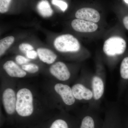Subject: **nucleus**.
<instances>
[{"label":"nucleus","mask_w":128,"mask_h":128,"mask_svg":"<svg viewBox=\"0 0 128 128\" xmlns=\"http://www.w3.org/2000/svg\"><path fill=\"white\" fill-rule=\"evenodd\" d=\"M2 102L6 112L8 114H12L16 110V99L15 92L10 88L5 90L2 94Z\"/></svg>","instance_id":"obj_5"},{"label":"nucleus","mask_w":128,"mask_h":128,"mask_svg":"<svg viewBox=\"0 0 128 128\" xmlns=\"http://www.w3.org/2000/svg\"><path fill=\"white\" fill-rule=\"evenodd\" d=\"M123 22L124 27L128 30V16H126L124 18Z\"/></svg>","instance_id":"obj_24"},{"label":"nucleus","mask_w":128,"mask_h":128,"mask_svg":"<svg viewBox=\"0 0 128 128\" xmlns=\"http://www.w3.org/2000/svg\"><path fill=\"white\" fill-rule=\"evenodd\" d=\"M53 46L58 52L61 53L76 52L80 48L78 40L70 34H61L56 38Z\"/></svg>","instance_id":"obj_2"},{"label":"nucleus","mask_w":128,"mask_h":128,"mask_svg":"<svg viewBox=\"0 0 128 128\" xmlns=\"http://www.w3.org/2000/svg\"><path fill=\"white\" fill-rule=\"evenodd\" d=\"M37 9L40 14L44 17H50L53 14V10L47 0L40 1L37 6Z\"/></svg>","instance_id":"obj_13"},{"label":"nucleus","mask_w":128,"mask_h":128,"mask_svg":"<svg viewBox=\"0 0 128 128\" xmlns=\"http://www.w3.org/2000/svg\"><path fill=\"white\" fill-rule=\"evenodd\" d=\"M52 3L53 5L59 7L60 10L63 12L65 11L68 8L67 3L62 0H52Z\"/></svg>","instance_id":"obj_21"},{"label":"nucleus","mask_w":128,"mask_h":128,"mask_svg":"<svg viewBox=\"0 0 128 128\" xmlns=\"http://www.w3.org/2000/svg\"><path fill=\"white\" fill-rule=\"evenodd\" d=\"M56 92L62 98L64 103L68 105H73L75 102L72 89L68 85L58 83L54 86Z\"/></svg>","instance_id":"obj_8"},{"label":"nucleus","mask_w":128,"mask_h":128,"mask_svg":"<svg viewBox=\"0 0 128 128\" xmlns=\"http://www.w3.org/2000/svg\"><path fill=\"white\" fill-rule=\"evenodd\" d=\"M16 60L18 64L20 65H24L29 62V60L22 55L17 56L16 57Z\"/></svg>","instance_id":"obj_22"},{"label":"nucleus","mask_w":128,"mask_h":128,"mask_svg":"<svg viewBox=\"0 0 128 128\" xmlns=\"http://www.w3.org/2000/svg\"><path fill=\"white\" fill-rule=\"evenodd\" d=\"M26 55L28 58L33 60L35 59L38 56L37 50H34L28 51L26 53Z\"/></svg>","instance_id":"obj_23"},{"label":"nucleus","mask_w":128,"mask_h":128,"mask_svg":"<svg viewBox=\"0 0 128 128\" xmlns=\"http://www.w3.org/2000/svg\"><path fill=\"white\" fill-rule=\"evenodd\" d=\"M33 96L31 92L26 88L18 90L16 95V111L20 116H30L33 112Z\"/></svg>","instance_id":"obj_1"},{"label":"nucleus","mask_w":128,"mask_h":128,"mask_svg":"<svg viewBox=\"0 0 128 128\" xmlns=\"http://www.w3.org/2000/svg\"><path fill=\"white\" fill-rule=\"evenodd\" d=\"M3 67L6 72L12 77L23 78L26 75L25 70L12 60H8L5 62Z\"/></svg>","instance_id":"obj_9"},{"label":"nucleus","mask_w":128,"mask_h":128,"mask_svg":"<svg viewBox=\"0 0 128 128\" xmlns=\"http://www.w3.org/2000/svg\"><path fill=\"white\" fill-rule=\"evenodd\" d=\"M36 50L40 59L44 63L49 64H52L57 59L55 53L48 48H39Z\"/></svg>","instance_id":"obj_11"},{"label":"nucleus","mask_w":128,"mask_h":128,"mask_svg":"<svg viewBox=\"0 0 128 128\" xmlns=\"http://www.w3.org/2000/svg\"><path fill=\"white\" fill-rule=\"evenodd\" d=\"M94 120L91 117L86 116L82 120L80 128H94Z\"/></svg>","instance_id":"obj_16"},{"label":"nucleus","mask_w":128,"mask_h":128,"mask_svg":"<svg viewBox=\"0 0 128 128\" xmlns=\"http://www.w3.org/2000/svg\"><path fill=\"white\" fill-rule=\"evenodd\" d=\"M93 96L96 100L100 99L104 92V84L103 81L100 77L95 76L92 82Z\"/></svg>","instance_id":"obj_12"},{"label":"nucleus","mask_w":128,"mask_h":128,"mask_svg":"<svg viewBox=\"0 0 128 128\" xmlns=\"http://www.w3.org/2000/svg\"><path fill=\"white\" fill-rule=\"evenodd\" d=\"M12 0H0V12L4 14L8 11Z\"/></svg>","instance_id":"obj_18"},{"label":"nucleus","mask_w":128,"mask_h":128,"mask_svg":"<svg viewBox=\"0 0 128 128\" xmlns=\"http://www.w3.org/2000/svg\"><path fill=\"white\" fill-rule=\"evenodd\" d=\"M124 0L126 3H128V0Z\"/></svg>","instance_id":"obj_25"},{"label":"nucleus","mask_w":128,"mask_h":128,"mask_svg":"<svg viewBox=\"0 0 128 128\" xmlns=\"http://www.w3.org/2000/svg\"><path fill=\"white\" fill-rule=\"evenodd\" d=\"M50 128H68V127L65 121L63 120L58 119L52 124Z\"/></svg>","instance_id":"obj_19"},{"label":"nucleus","mask_w":128,"mask_h":128,"mask_svg":"<svg viewBox=\"0 0 128 128\" xmlns=\"http://www.w3.org/2000/svg\"><path fill=\"white\" fill-rule=\"evenodd\" d=\"M72 89L74 97L78 100H88L93 96L92 92L82 84H76L72 86Z\"/></svg>","instance_id":"obj_10"},{"label":"nucleus","mask_w":128,"mask_h":128,"mask_svg":"<svg viewBox=\"0 0 128 128\" xmlns=\"http://www.w3.org/2000/svg\"><path fill=\"white\" fill-rule=\"evenodd\" d=\"M18 49L21 52L26 54L29 50H34V46L31 44L28 43H22L19 44Z\"/></svg>","instance_id":"obj_20"},{"label":"nucleus","mask_w":128,"mask_h":128,"mask_svg":"<svg viewBox=\"0 0 128 128\" xmlns=\"http://www.w3.org/2000/svg\"><path fill=\"white\" fill-rule=\"evenodd\" d=\"M126 48V43L124 39L121 37L114 36L105 41L103 49L106 55L114 56L123 54Z\"/></svg>","instance_id":"obj_3"},{"label":"nucleus","mask_w":128,"mask_h":128,"mask_svg":"<svg viewBox=\"0 0 128 128\" xmlns=\"http://www.w3.org/2000/svg\"><path fill=\"white\" fill-rule=\"evenodd\" d=\"M22 68L25 71L31 73H34L38 72L39 69V66L37 65L32 63L23 65Z\"/></svg>","instance_id":"obj_17"},{"label":"nucleus","mask_w":128,"mask_h":128,"mask_svg":"<svg viewBox=\"0 0 128 128\" xmlns=\"http://www.w3.org/2000/svg\"><path fill=\"white\" fill-rule=\"evenodd\" d=\"M71 26L75 31L80 32H92L98 28V25L95 22L82 20L74 19L72 22Z\"/></svg>","instance_id":"obj_6"},{"label":"nucleus","mask_w":128,"mask_h":128,"mask_svg":"<svg viewBox=\"0 0 128 128\" xmlns=\"http://www.w3.org/2000/svg\"><path fill=\"white\" fill-rule=\"evenodd\" d=\"M76 18L85 20L98 22L100 19L99 12L96 9L89 8H83L79 9L76 12Z\"/></svg>","instance_id":"obj_7"},{"label":"nucleus","mask_w":128,"mask_h":128,"mask_svg":"<svg viewBox=\"0 0 128 128\" xmlns=\"http://www.w3.org/2000/svg\"><path fill=\"white\" fill-rule=\"evenodd\" d=\"M120 72L122 78L128 79V57L124 58L121 62Z\"/></svg>","instance_id":"obj_15"},{"label":"nucleus","mask_w":128,"mask_h":128,"mask_svg":"<svg viewBox=\"0 0 128 128\" xmlns=\"http://www.w3.org/2000/svg\"><path fill=\"white\" fill-rule=\"evenodd\" d=\"M49 70L52 75L60 80H66L70 77V72L64 62H56L50 66Z\"/></svg>","instance_id":"obj_4"},{"label":"nucleus","mask_w":128,"mask_h":128,"mask_svg":"<svg viewBox=\"0 0 128 128\" xmlns=\"http://www.w3.org/2000/svg\"><path fill=\"white\" fill-rule=\"evenodd\" d=\"M15 41V37L9 36L5 37L0 40V56L4 54L6 51L10 48Z\"/></svg>","instance_id":"obj_14"}]
</instances>
